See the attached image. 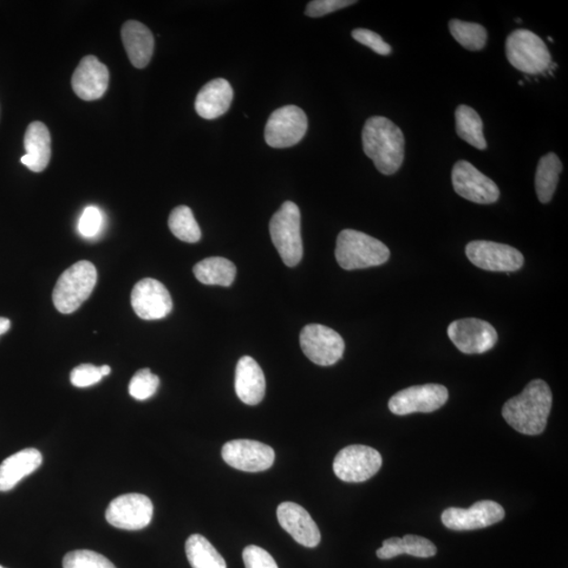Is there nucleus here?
I'll return each mask as SVG.
<instances>
[{"instance_id": "18", "label": "nucleus", "mask_w": 568, "mask_h": 568, "mask_svg": "<svg viewBox=\"0 0 568 568\" xmlns=\"http://www.w3.org/2000/svg\"><path fill=\"white\" fill-rule=\"evenodd\" d=\"M109 70L93 55H88L78 64L72 76V88L81 100H100L107 92Z\"/></svg>"}, {"instance_id": "1", "label": "nucleus", "mask_w": 568, "mask_h": 568, "mask_svg": "<svg viewBox=\"0 0 568 568\" xmlns=\"http://www.w3.org/2000/svg\"><path fill=\"white\" fill-rule=\"evenodd\" d=\"M552 406L551 388L537 379L528 383L520 395L505 402L502 416L517 432L536 436L544 433Z\"/></svg>"}, {"instance_id": "23", "label": "nucleus", "mask_w": 568, "mask_h": 568, "mask_svg": "<svg viewBox=\"0 0 568 568\" xmlns=\"http://www.w3.org/2000/svg\"><path fill=\"white\" fill-rule=\"evenodd\" d=\"M25 155L21 161L31 171L41 173L51 159V135L47 126L41 121L30 123L24 140Z\"/></svg>"}, {"instance_id": "31", "label": "nucleus", "mask_w": 568, "mask_h": 568, "mask_svg": "<svg viewBox=\"0 0 568 568\" xmlns=\"http://www.w3.org/2000/svg\"><path fill=\"white\" fill-rule=\"evenodd\" d=\"M450 34L463 48L469 51H480L486 47L487 31L483 25L452 19L448 24Z\"/></svg>"}, {"instance_id": "34", "label": "nucleus", "mask_w": 568, "mask_h": 568, "mask_svg": "<svg viewBox=\"0 0 568 568\" xmlns=\"http://www.w3.org/2000/svg\"><path fill=\"white\" fill-rule=\"evenodd\" d=\"M102 214L96 207L84 208L80 222H78V231L83 237L92 238L100 233L102 226Z\"/></svg>"}, {"instance_id": "10", "label": "nucleus", "mask_w": 568, "mask_h": 568, "mask_svg": "<svg viewBox=\"0 0 568 568\" xmlns=\"http://www.w3.org/2000/svg\"><path fill=\"white\" fill-rule=\"evenodd\" d=\"M448 400V390L441 384L416 385L398 391L390 398L389 409L398 416L433 413Z\"/></svg>"}, {"instance_id": "28", "label": "nucleus", "mask_w": 568, "mask_h": 568, "mask_svg": "<svg viewBox=\"0 0 568 568\" xmlns=\"http://www.w3.org/2000/svg\"><path fill=\"white\" fill-rule=\"evenodd\" d=\"M455 119L457 134L461 140L478 149L487 148L481 117L473 108L461 104L456 110Z\"/></svg>"}, {"instance_id": "24", "label": "nucleus", "mask_w": 568, "mask_h": 568, "mask_svg": "<svg viewBox=\"0 0 568 568\" xmlns=\"http://www.w3.org/2000/svg\"><path fill=\"white\" fill-rule=\"evenodd\" d=\"M43 456L36 448H25L9 457L0 465V492L14 488L24 477L42 466Z\"/></svg>"}, {"instance_id": "39", "label": "nucleus", "mask_w": 568, "mask_h": 568, "mask_svg": "<svg viewBox=\"0 0 568 568\" xmlns=\"http://www.w3.org/2000/svg\"><path fill=\"white\" fill-rule=\"evenodd\" d=\"M11 328V322L8 318L0 317V336L5 334Z\"/></svg>"}, {"instance_id": "30", "label": "nucleus", "mask_w": 568, "mask_h": 568, "mask_svg": "<svg viewBox=\"0 0 568 568\" xmlns=\"http://www.w3.org/2000/svg\"><path fill=\"white\" fill-rule=\"evenodd\" d=\"M168 227L175 237L185 243L195 244L201 239V230L194 214L187 206L175 207L168 217Z\"/></svg>"}, {"instance_id": "42", "label": "nucleus", "mask_w": 568, "mask_h": 568, "mask_svg": "<svg viewBox=\"0 0 568 568\" xmlns=\"http://www.w3.org/2000/svg\"><path fill=\"white\" fill-rule=\"evenodd\" d=\"M0 568H5V567H4V566L0 565Z\"/></svg>"}, {"instance_id": "8", "label": "nucleus", "mask_w": 568, "mask_h": 568, "mask_svg": "<svg viewBox=\"0 0 568 568\" xmlns=\"http://www.w3.org/2000/svg\"><path fill=\"white\" fill-rule=\"evenodd\" d=\"M308 117L296 106H285L274 111L266 122L265 139L275 149L290 148L302 141L308 130Z\"/></svg>"}, {"instance_id": "25", "label": "nucleus", "mask_w": 568, "mask_h": 568, "mask_svg": "<svg viewBox=\"0 0 568 568\" xmlns=\"http://www.w3.org/2000/svg\"><path fill=\"white\" fill-rule=\"evenodd\" d=\"M407 554L417 558H430L437 554V547L432 541L416 534H407L403 538H390L383 541L382 547L377 551V557L382 560L393 559Z\"/></svg>"}, {"instance_id": "33", "label": "nucleus", "mask_w": 568, "mask_h": 568, "mask_svg": "<svg viewBox=\"0 0 568 568\" xmlns=\"http://www.w3.org/2000/svg\"><path fill=\"white\" fill-rule=\"evenodd\" d=\"M63 568H116L102 554L88 550L68 553L63 558Z\"/></svg>"}, {"instance_id": "36", "label": "nucleus", "mask_w": 568, "mask_h": 568, "mask_svg": "<svg viewBox=\"0 0 568 568\" xmlns=\"http://www.w3.org/2000/svg\"><path fill=\"white\" fill-rule=\"evenodd\" d=\"M101 369L93 364L78 365L71 373V382L76 388H88L101 382Z\"/></svg>"}, {"instance_id": "6", "label": "nucleus", "mask_w": 568, "mask_h": 568, "mask_svg": "<svg viewBox=\"0 0 568 568\" xmlns=\"http://www.w3.org/2000/svg\"><path fill=\"white\" fill-rule=\"evenodd\" d=\"M505 53L509 63L525 74H544L551 68L552 55L547 45L530 30L511 33L506 39Z\"/></svg>"}, {"instance_id": "16", "label": "nucleus", "mask_w": 568, "mask_h": 568, "mask_svg": "<svg viewBox=\"0 0 568 568\" xmlns=\"http://www.w3.org/2000/svg\"><path fill=\"white\" fill-rule=\"evenodd\" d=\"M222 458L228 466L247 473L264 472L275 461L274 449L259 441L239 439L225 444Z\"/></svg>"}, {"instance_id": "40", "label": "nucleus", "mask_w": 568, "mask_h": 568, "mask_svg": "<svg viewBox=\"0 0 568 568\" xmlns=\"http://www.w3.org/2000/svg\"><path fill=\"white\" fill-rule=\"evenodd\" d=\"M100 369L102 377L108 376L111 373V368L109 367V365H102V367H101Z\"/></svg>"}, {"instance_id": "12", "label": "nucleus", "mask_w": 568, "mask_h": 568, "mask_svg": "<svg viewBox=\"0 0 568 568\" xmlns=\"http://www.w3.org/2000/svg\"><path fill=\"white\" fill-rule=\"evenodd\" d=\"M452 182L457 194L475 204L492 205L500 197L497 185L467 160L455 163Z\"/></svg>"}, {"instance_id": "11", "label": "nucleus", "mask_w": 568, "mask_h": 568, "mask_svg": "<svg viewBox=\"0 0 568 568\" xmlns=\"http://www.w3.org/2000/svg\"><path fill=\"white\" fill-rule=\"evenodd\" d=\"M466 254L474 265L489 272H515L525 264L524 255L517 249L493 241H472L467 245Z\"/></svg>"}, {"instance_id": "26", "label": "nucleus", "mask_w": 568, "mask_h": 568, "mask_svg": "<svg viewBox=\"0 0 568 568\" xmlns=\"http://www.w3.org/2000/svg\"><path fill=\"white\" fill-rule=\"evenodd\" d=\"M198 282L207 285L231 286L236 278V265L222 257L201 260L193 269Z\"/></svg>"}, {"instance_id": "29", "label": "nucleus", "mask_w": 568, "mask_h": 568, "mask_svg": "<svg viewBox=\"0 0 568 568\" xmlns=\"http://www.w3.org/2000/svg\"><path fill=\"white\" fill-rule=\"evenodd\" d=\"M186 554L192 568H226V560L211 542L201 534H192L186 542Z\"/></svg>"}, {"instance_id": "5", "label": "nucleus", "mask_w": 568, "mask_h": 568, "mask_svg": "<svg viewBox=\"0 0 568 568\" xmlns=\"http://www.w3.org/2000/svg\"><path fill=\"white\" fill-rule=\"evenodd\" d=\"M270 234L280 257L287 266H296L303 256L302 214L293 201H285L270 222Z\"/></svg>"}, {"instance_id": "13", "label": "nucleus", "mask_w": 568, "mask_h": 568, "mask_svg": "<svg viewBox=\"0 0 568 568\" xmlns=\"http://www.w3.org/2000/svg\"><path fill=\"white\" fill-rule=\"evenodd\" d=\"M448 335L455 347L465 354H483L498 342L497 331L485 320L466 318L449 324Z\"/></svg>"}, {"instance_id": "2", "label": "nucleus", "mask_w": 568, "mask_h": 568, "mask_svg": "<svg viewBox=\"0 0 568 568\" xmlns=\"http://www.w3.org/2000/svg\"><path fill=\"white\" fill-rule=\"evenodd\" d=\"M362 146L381 174L393 175L401 168L406 140L401 129L387 117L373 116L365 122Z\"/></svg>"}, {"instance_id": "17", "label": "nucleus", "mask_w": 568, "mask_h": 568, "mask_svg": "<svg viewBox=\"0 0 568 568\" xmlns=\"http://www.w3.org/2000/svg\"><path fill=\"white\" fill-rule=\"evenodd\" d=\"M130 303L136 315L143 320L162 319L173 310V300L167 287L152 278L142 279L135 284Z\"/></svg>"}, {"instance_id": "4", "label": "nucleus", "mask_w": 568, "mask_h": 568, "mask_svg": "<svg viewBox=\"0 0 568 568\" xmlns=\"http://www.w3.org/2000/svg\"><path fill=\"white\" fill-rule=\"evenodd\" d=\"M97 283L96 267L82 260L64 271L54 287L53 303L58 312L71 314L86 302Z\"/></svg>"}, {"instance_id": "19", "label": "nucleus", "mask_w": 568, "mask_h": 568, "mask_svg": "<svg viewBox=\"0 0 568 568\" xmlns=\"http://www.w3.org/2000/svg\"><path fill=\"white\" fill-rule=\"evenodd\" d=\"M277 518L284 530L305 547H316L322 540L316 522L305 509L294 502H284L277 508Z\"/></svg>"}, {"instance_id": "22", "label": "nucleus", "mask_w": 568, "mask_h": 568, "mask_svg": "<svg viewBox=\"0 0 568 568\" xmlns=\"http://www.w3.org/2000/svg\"><path fill=\"white\" fill-rule=\"evenodd\" d=\"M121 38L130 63L137 69L146 68L154 53L152 32L140 22L129 21L123 24Z\"/></svg>"}, {"instance_id": "38", "label": "nucleus", "mask_w": 568, "mask_h": 568, "mask_svg": "<svg viewBox=\"0 0 568 568\" xmlns=\"http://www.w3.org/2000/svg\"><path fill=\"white\" fill-rule=\"evenodd\" d=\"M356 3L352 0H314L306 6L305 15L314 18L323 17Z\"/></svg>"}, {"instance_id": "9", "label": "nucleus", "mask_w": 568, "mask_h": 568, "mask_svg": "<svg viewBox=\"0 0 568 568\" xmlns=\"http://www.w3.org/2000/svg\"><path fill=\"white\" fill-rule=\"evenodd\" d=\"M382 466L378 450L367 446H350L335 457L334 473L344 482H364L374 477Z\"/></svg>"}, {"instance_id": "32", "label": "nucleus", "mask_w": 568, "mask_h": 568, "mask_svg": "<svg viewBox=\"0 0 568 568\" xmlns=\"http://www.w3.org/2000/svg\"><path fill=\"white\" fill-rule=\"evenodd\" d=\"M159 378L149 369H142L130 379L129 393L136 400L143 401L155 395L159 387Z\"/></svg>"}, {"instance_id": "41", "label": "nucleus", "mask_w": 568, "mask_h": 568, "mask_svg": "<svg viewBox=\"0 0 568 568\" xmlns=\"http://www.w3.org/2000/svg\"><path fill=\"white\" fill-rule=\"evenodd\" d=\"M548 41H550L551 43H554L553 38L552 37H548Z\"/></svg>"}, {"instance_id": "15", "label": "nucleus", "mask_w": 568, "mask_h": 568, "mask_svg": "<svg viewBox=\"0 0 568 568\" xmlns=\"http://www.w3.org/2000/svg\"><path fill=\"white\" fill-rule=\"evenodd\" d=\"M505 517L497 502L483 500L469 508L449 507L441 515L444 526L452 531H474L498 524Z\"/></svg>"}, {"instance_id": "37", "label": "nucleus", "mask_w": 568, "mask_h": 568, "mask_svg": "<svg viewBox=\"0 0 568 568\" xmlns=\"http://www.w3.org/2000/svg\"><path fill=\"white\" fill-rule=\"evenodd\" d=\"M243 558L245 568H279L271 554L256 545L246 546Z\"/></svg>"}, {"instance_id": "20", "label": "nucleus", "mask_w": 568, "mask_h": 568, "mask_svg": "<svg viewBox=\"0 0 568 568\" xmlns=\"http://www.w3.org/2000/svg\"><path fill=\"white\" fill-rule=\"evenodd\" d=\"M234 98L231 83L217 78L202 87L196 97L195 110L202 119L212 120L226 114Z\"/></svg>"}, {"instance_id": "14", "label": "nucleus", "mask_w": 568, "mask_h": 568, "mask_svg": "<svg viewBox=\"0 0 568 568\" xmlns=\"http://www.w3.org/2000/svg\"><path fill=\"white\" fill-rule=\"evenodd\" d=\"M154 506L141 494L121 495L111 502L106 518L111 525L126 531H139L151 524Z\"/></svg>"}, {"instance_id": "7", "label": "nucleus", "mask_w": 568, "mask_h": 568, "mask_svg": "<svg viewBox=\"0 0 568 568\" xmlns=\"http://www.w3.org/2000/svg\"><path fill=\"white\" fill-rule=\"evenodd\" d=\"M300 347L320 367L334 365L343 356L345 343L338 332L323 324H309L300 332Z\"/></svg>"}, {"instance_id": "27", "label": "nucleus", "mask_w": 568, "mask_h": 568, "mask_svg": "<svg viewBox=\"0 0 568 568\" xmlns=\"http://www.w3.org/2000/svg\"><path fill=\"white\" fill-rule=\"evenodd\" d=\"M563 166L557 154L548 153L539 160L534 187L538 199L542 204H548L553 199Z\"/></svg>"}, {"instance_id": "3", "label": "nucleus", "mask_w": 568, "mask_h": 568, "mask_svg": "<svg viewBox=\"0 0 568 568\" xmlns=\"http://www.w3.org/2000/svg\"><path fill=\"white\" fill-rule=\"evenodd\" d=\"M335 256L343 270L354 271L384 265L390 253L380 240L368 234L343 230L337 237Z\"/></svg>"}, {"instance_id": "35", "label": "nucleus", "mask_w": 568, "mask_h": 568, "mask_svg": "<svg viewBox=\"0 0 568 568\" xmlns=\"http://www.w3.org/2000/svg\"><path fill=\"white\" fill-rule=\"evenodd\" d=\"M352 38L356 42L373 50L375 53L382 56H388L391 53V47L385 43L382 37L377 33L368 29H355L351 32Z\"/></svg>"}, {"instance_id": "21", "label": "nucleus", "mask_w": 568, "mask_h": 568, "mask_svg": "<svg viewBox=\"0 0 568 568\" xmlns=\"http://www.w3.org/2000/svg\"><path fill=\"white\" fill-rule=\"evenodd\" d=\"M235 390L241 401L256 406L265 395V378L263 370L252 357L240 358L235 374Z\"/></svg>"}]
</instances>
